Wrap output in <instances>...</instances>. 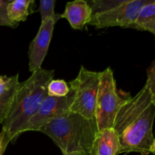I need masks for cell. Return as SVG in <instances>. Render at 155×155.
I'll list each match as a JSON object with an SVG mask.
<instances>
[{
    "mask_svg": "<svg viewBox=\"0 0 155 155\" xmlns=\"http://www.w3.org/2000/svg\"><path fill=\"white\" fill-rule=\"evenodd\" d=\"M155 117V94L147 86L123 104L112 128L120 141L121 153H155L153 124Z\"/></svg>",
    "mask_w": 155,
    "mask_h": 155,
    "instance_id": "1",
    "label": "cell"
},
{
    "mask_svg": "<svg viewBox=\"0 0 155 155\" xmlns=\"http://www.w3.org/2000/svg\"><path fill=\"white\" fill-rule=\"evenodd\" d=\"M54 76V70L40 69L19 83L13 103L2 124V131L8 142H15L24 124L34 114L47 95V86Z\"/></svg>",
    "mask_w": 155,
    "mask_h": 155,
    "instance_id": "2",
    "label": "cell"
},
{
    "mask_svg": "<svg viewBox=\"0 0 155 155\" xmlns=\"http://www.w3.org/2000/svg\"><path fill=\"white\" fill-rule=\"evenodd\" d=\"M39 132L51 138L63 155H90L98 130L95 120L68 110L42 126Z\"/></svg>",
    "mask_w": 155,
    "mask_h": 155,
    "instance_id": "3",
    "label": "cell"
},
{
    "mask_svg": "<svg viewBox=\"0 0 155 155\" xmlns=\"http://www.w3.org/2000/svg\"><path fill=\"white\" fill-rule=\"evenodd\" d=\"M148 0H93L88 2L92 11L89 25L96 29L120 27L130 28Z\"/></svg>",
    "mask_w": 155,
    "mask_h": 155,
    "instance_id": "4",
    "label": "cell"
},
{
    "mask_svg": "<svg viewBox=\"0 0 155 155\" xmlns=\"http://www.w3.org/2000/svg\"><path fill=\"white\" fill-rule=\"evenodd\" d=\"M131 97L120 96L110 68L100 72V82L95 106V120L98 131L112 128L120 108Z\"/></svg>",
    "mask_w": 155,
    "mask_h": 155,
    "instance_id": "5",
    "label": "cell"
},
{
    "mask_svg": "<svg viewBox=\"0 0 155 155\" xmlns=\"http://www.w3.org/2000/svg\"><path fill=\"white\" fill-rule=\"evenodd\" d=\"M100 82V72L89 71L81 66L77 77L69 83L74 92L70 111L89 120H95V106Z\"/></svg>",
    "mask_w": 155,
    "mask_h": 155,
    "instance_id": "6",
    "label": "cell"
},
{
    "mask_svg": "<svg viewBox=\"0 0 155 155\" xmlns=\"http://www.w3.org/2000/svg\"><path fill=\"white\" fill-rule=\"evenodd\" d=\"M74 95L71 89L69 94L62 98L46 95L36 113L21 128L20 135L27 131H39L42 126L68 111L74 100Z\"/></svg>",
    "mask_w": 155,
    "mask_h": 155,
    "instance_id": "7",
    "label": "cell"
},
{
    "mask_svg": "<svg viewBox=\"0 0 155 155\" xmlns=\"http://www.w3.org/2000/svg\"><path fill=\"white\" fill-rule=\"evenodd\" d=\"M56 23L52 19H46L41 22L38 33L29 45V70L34 72L40 69L48 53L53 30Z\"/></svg>",
    "mask_w": 155,
    "mask_h": 155,
    "instance_id": "8",
    "label": "cell"
},
{
    "mask_svg": "<svg viewBox=\"0 0 155 155\" xmlns=\"http://www.w3.org/2000/svg\"><path fill=\"white\" fill-rule=\"evenodd\" d=\"M61 15V18L68 20L73 28L82 30L89 24L92 18V11L88 2L76 0L67 3L64 12Z\"/></svg>",
    "mask_w": 155,
    "mask_h": 155,
    "instance_id": "9",
    "label": "cell"
},
{
    "mask_svg": "<svg viewBox=\"0 0 155 155\" xmlns=\"http://www.w3.org/2000/svg\"><path fill=\"white\" fill-rule=\"evenodd\" d=\"M120 151V141L113 128L98 132L95 138L90 155H117Z\"/></svg>",
    "mask_w": 155,
    "mask_h": 155,
    "instance_id": "10",
    "label": "cell"
},
{
    "mask_svg": "<svg viewBox=\"0 0 155 155\" xmlns=\"http://www.w3.org/2000/svg\"><path fill=\"white\" fill-rule=\"evenodd\" d=\"M130 28L148 31L155 34V1L148 0L141 8L137 17Z\"/></svg>",
    "mask_w": 155,
    "mask_h": 155,
    "instance_id": "11",
    "label": "cell"
},
{
    "mask_svg": "<svg viewBox=\"0 0 155 155\" xmlns=\"http://www.w3.org/2000/svg\"><path fill=\"white\" fill-rule=\"evenodd\" d=\"M36 6L34 0H14L10 1L6 10V15L12 22L19 24L25 21L28 16L34 12Z\"/></svg>",
    "mask_w": 155,
    "mask_h": 155,
    "instance_id": "12",
    "label": "cell"
},
{
    "mask_svg": "<svg viewBox=\"0 0 155 155\" xmlns=\"http://www.w3.org/2000/svg\"><path fill=\"white\" fill-rule=\"evenodd\" d=\"M18 85L19 83L12 86L8 91L0 95V124H2L10 111Z\"/></svg>",
    "mask_w": 155,
    "mask_h": 155,
    "instance_id": "13",
    "label": "cell"
},
{
    "mask_svg": "<svg viewBox=\"0 0 155 155\" xmlns=\"http://www.w3.org/2000/svg\"><path fill=\"white\" fill-rule=\"evenodd\" d=\"M69 84L64 80H51L47 86V95L54 98H62L69 94Z\"/></svg>",
    "mask_w": 155,
    "mask_h": 155,
    "instance_id": "14",
    "label": "cell"
},
{
    "mask_svg": "<svg viewBox=\"0 0 155 155\" xmlns=\"http://www.w3.org/2000/svg\"><path fill=\"white\" fill-rule=\"evenodd\" d=\"M55 0H40L39 11L41 17V22L46 19H52L55 23L61 18V15H57L54 12Z\"/></svg>",
    "mask_w": 155,
    "mask_h": 155,
    "instance_id": "15",
    "label": "cell"
},
{
    "mask_svg": "<svg viewBox=\"0 0 155 155\" xmlns=\"http://www.w3.org/2000/svg\"><path fill=\"white\" fill-rule=\"evenodd\" d=\"M19 74H16L12 77L0 76V95L8 91L12 86L19 83L18 81Z\"/></svg>",
    "mask_w": 155,
    "mask_h": 155,
    "instance_id": "16",
    "label": "cell"
},
{
    "mask_svg": "<svg viewBox=\"0 0 155 155\" xmlns=\"http://www.w3.org/2000/svg\"><path fill=\"white\" fill-rule=\"evenodd\" d=\"M147 75H148V80H147L145 86L149 88L150 90L155 94V66L154 61L151 63V66L148 68L147 71Z\"/></svg>",
    "mask_w": 155,
    "mask_h": 155,
    "instance_id": "17",
    "label": "cell"
},
{
    "mask_svg": "<svg viewBox=\"0 0 155 155\" xmlns=\"http://www.w3.org/2000/svg\"><path fill=\"white\" fill-rule=\"evenodd\" d=\"M19 24L12 22L8 18L7 15L0 12V26H5V27H12V28H16Z\"/></svg>",
    "mask_w": 155,
    "mask_h": 155,
    "instance_id": "18",
    "label": "cell"
},
{
    "mask_svg": "<svg viewBox=\"0 0 155 155\" xmlns=\"http://www.w3.org/2000/svg\"><path fill=\"white\" fill-rule=\"evenodd\" d=\"M9 142L6 139L4 132L2 130L0 133V155H3Z\"/></svg>",
    "mask_w": 155,
    "mask_h": 155,
    "instance_id": "19",
    "label": "cell"
},
{
    "mask_svg": "<svg viewBox=\"0 0 155 155\" xmlns=\"http://www.w3.org/2000/svg\"><path fill=\"white\" fill-rule=\"evenodd\" d=\"M10 0H0V12L6 14V10Z\"/></svg>",
    "mask_w": 155,
    "mask_h": 155,
    "instance_id": "20",
    "label": "cell"
}]
</instances>
